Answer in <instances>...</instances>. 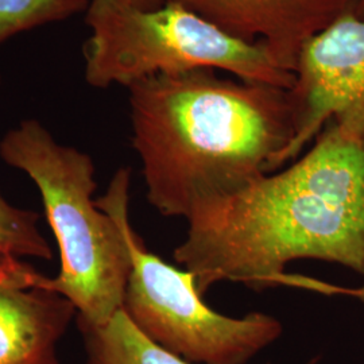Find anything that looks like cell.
<instances>
[{"mask_svg":"<svg viewBox=\"0 0 364 364\" xmlns=\"http://www.w3.org/2000/svg\"><path fill=\"white\" fill-rule=\"evenodd\" d=\"M205 18L234 38L258 43L278 65L294 72L304 45L338 16L352 0H171Z\"/></svg>","mask_w":364,"mask_h":364,"instance_id":"52a82bcc","label":"cell"},{"mask_svg":"<svg viewBox=\"0 0 364 364\" xmlns=\"http://www.w3.org/2000/svg\"><path fill=\"white\" fill-rule=\"evenodd\" d=\"M173 258L204 297L221 281L296 285L287 266L336 263L364 282V139L329 123L287 169L197 205Z\"/></svg>","mask_w":364,"mask_h":364,"instance_id":"6da1fadb","label":"cell"},{"mask_svg":"<svg viewBox=\"0 0 364 364\" xmlns=\"http://www.w3.org/2000/svg\"><path fill=\"white\" fill-rule=\"evenodd\" d=\"M38 220L37 212L18 208L0 193V259H52V247L41 232Z\"/></svg>","mask_w":364,"mask_h":364,"instance_id":"8fae6325","label":"cell"},{"mask_svg":"<svg viewBox=\"0 0 364 364\" xmlns=\"http://www.w3.org/2000/svg\"><path fill=\"white\" fill-rule=\"evenodd\" d=\"M127 90L146 197L165 218L186 220L197 205L279 169L296 134L290 90L210 69L153 76Z\"/></svg>","mask_w":364,"mask_h":364,"instance_id":"7a4b0ae2","label":"cell"},{"mask_svg":"<svg viewBox=\"0 0 364 364\" xmlns=\"http://www.w3.org/2000/svg\"><path fill=\"white\" fill-rule=\"evenodd\" d=\"M84 21L91 31L82 49L84 78L97 90L203 69L282 90L294 84V75L264 46L228 36L177 1L138 9L90 0Z\"/></svg>","mask_w":364,"mask_h":364,"instance_id":"277c9868","label":"cell"},{"mask_svg":"<svg viewBox=\"0 0 364 364\" xmlns=\"http://www.w3.org/2000/svg\"><path fill=\"white\" fill-rule=\"evenodd\" d=\"M76 321L87 364H192L144 336L123 309L102 326Z\"/></svg>","mask_w":364,"mask_h":364,"instance_id":"9c48e42d","label":"cell"},{"mask_svg":"<svg viewBox=\"0 0 364 364\" xmlns=\"http://www.w3.org/2000/svg\"><path fill=\"white\" fill-rule=\"evenodd\" d=\"M90 0H0V46L18 34L85 13Z\"/></svg>","mask_w":364,"mask_h":364,"instance_id":"30bf717a","label":"cell"},{"mask_svg":"<svg viewBox=\"0 0 364 364\" xmlns=\"http://www.w3.org/2000/svg\"><path fill=\"white\" fill-rule=\"evenodd\" d=\"M351 11L355 15L364 18V0H352Z\"/></svg>","mask_w":364,"mask_h":364,"instance_id":"4fadbf2b","label":"cell"},{"mask_svg":"<svg viewBox=\"0 0 364 364\" xmlns=\"http://www.w3.org/2000/svg\"><path fill=\"white\" fill-rule=\"evenodd\" d=\"M293 75L296 134L282 165L329 123L348 138L364 139V18L347 11L309 39Z\"/></svg>","mask_w":364,"mask_h":364,"instance_id":"8992f818","label":"cell"},{"mask_svg":"<svg viewBox=\"0 0 364 364\" xmlns=\"http://www.w3.org/2000/svg\"><path fill=\"white\" fill-rule=\"evenodd\" d=\"M0 158L38 188L60 254V270L45 285L76 308L77 320L102 326L122 306L130 250L117 218L100 208L91 156L57 142L37 119H25L0 141Z\"/></svg>","mask_w":364,"mask_h":364,"instance_id":"3957f363","label":"cell"},{"mask_svg":"<svg viewBox=\"0 0 364 364\" xmlns=\"http://www.w3.org/2000/svg\"><path fill=\"white\" fill-rule=\"evenodd\" d=\"M131 170L114 174L97 205L117 218L130 250L122 309L144 336L192 364H248L284 332L267 313L230 317L209 308L195 277L146 247L130 221Z\"/></svg>","mask_w":364,"mask_h":364,"instance_id":"5b68a950","label":"cell"},{"mask_svg":"<svg viewBox=\"0 0 364 364\" xmlns=\"http://www.w3.org/2000/svg\"><path fill=\"white\" fill-rule=\"evenodd\" d=\"M117 1H122L124 4L138 7V9H156L162 6L166 0H117Z\"/></svg>","mask_w":364,"mask_h":364,"instance_id":"7c38bea8","label":"cell"},{"mask_svg":"<svg viewBox=\"0 0 364 364\" xmlns=\"http://www.w3.org/2000/svg\"><path fill=\"white\" fill-rule=\"evenodd\" d=\"M76 308L23 259H0V364H61L58 343Z\"/></svg>","mask_w":364,"mask_h":364,"instance_id":"ba28073f","label":"cell"}]
</instances>
